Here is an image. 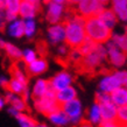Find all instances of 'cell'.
Here are the masks:
<instances>
[{"instance_id":"31","label":"cell","mask_w":127,"mask_h":127,"mask_svg":"<svg viewBox=\"0 0 127 127\" xmlns=\"http://www.w3.org/2000/svg\"><path fill=\"white\" fill-rule=\"evenodd\" d=\"M21 1H22V0H6L5 11L14 13V14H18V13H19L20 5H21ZM18 15H19V14H18Z\"/></svg>"},{"instance_id":"4","label":"cell","mask_w":127,"mask_h":127,"mask_svg":"<svg viewBox=\"0 0 127 127\" xmlns=\"http://www.w3.org/2000/svg\"><path fill=\"white\" fill-rule=\"evenodd\" d=\"M34 107L37 112H40L41 114H44L47 117L54 111L58 110L61 107V105L58 104L57 100H56V91L50 88L47 91L44 97L34 100Z\"/></svg>"},{"instance_id":"37","label":"cell","mask_w":127,"mask_h":127,"mask_svg":"<svg viewBox=\"0 0 127 127\" xmlns=\"http://www.w3.org/2000/svg\"><path fill=\"white\" fill-rule=\"evenodd\" d=\"M79 127H93V124H91L89 120H81Z\"/></svg>"},{"instance_id":"18","label":"cell","mask_w":127,"mask_h":127,"mask_svg":"<svg viewBox=\"0 0 127 127\" xmlns=\"http://www.w3.org/2000/svg\"><path fill=\"white\" fill-rule=\"evenodd\" d=\"M111 5L118 20L127 22V0H111Z\"/></svg>"},{"instance_id":"11","label":"cell","mask_w":127,"mask_h":127,"mask_svg":"<svg viewBox=\"0 0 127 127\" xmlns=\"http://www.w3.org/2000/svg\"><path fill=\"white\" fill-rule=\"evenodd\" d=\"M71 83H72V76L68 71H61V72L56 73L54 77L49 79L50 88L55 90V91L62 90V89L66 88V86H70Z\"/></svg>"},{"instance_id":"13","label":"cell","mask_w":127,"mask_h":127,"mask_svg":"<svg viewBox=\"0 0 127 127\" xmlns=\"http://www.w3.org/2000/svg\"><path fill=\"white\" fill-rule=\"evenodd\" d=\"M48 69V62L44 58H36L35 61L26 64V70L29 76H39L44 73Z\"/></svg>"},{"instance_id":"42","label":"cell","mask_w":127,"mask_h":127,"mask_svg":"<svg viewBox=\"0 0 127 127\" xmlns=\"http://www.w3.org/2000/svg\"><path fill=\"white\" fill-rule=\"evenodd\" d=\"M5 43H6V41H5V40H2V39H0V49H2V48H4V46H5Z\"/></svg>"},{"instance_id":"40","label":"cell","mask_w":127,"mask_h":127,"mask_svg":"<svg viewBox=\"0 0 127 127\" xmlns=\"http://www.w3.org/2000/svg\"><path fill=\"white\" fill-rule=\"evenodd\" d=\"M6 7V0H0V11H5Z\"/></svg>"},{"instance_id":"39","label":"cell","mask_w":127,"mask_h":127,"mask_svg":"<svg viewBox=\"0 0 127 127\" xmlns=\"http://www.w3.org/2000/svg\"><path fill=\"white\" fill-rule=\"evenodd\" d=\"M49 1H53V2H57V4H62V5L68 4V0H49ZM49 1H48V2H49Z\"/></svg>"},{"instance_id":"27","label":"cell","mask_w":127,"mask_h":127,"mask_svg":"<svg viewBox=\"0 0 127 127\" xmlns=\"http://www.w3.org/2000/svg\"><path fill=\"white\" fill-rule=\"evenodd\" d=\"M25 21V36L28 39H32L36 34V22L34 19H27Z\"/></svg>"},{"instance_id":"34","label":"cell","mask_w":127,"mask_h":127,"mask_svg":"<svg viewBox=\"0 0 127 127\" xmlns=\"http://www.w3.org/2000/svg\"><path fill=\"white\" fill-rule=\"evenodd\" d=\"M7 23V20L5 18V11H0V32L6 31Z\"/></svg>"},{"instance_id":"7","label":"cell","mask_w":127,"mask_h":127,"mask_svg":"<svg viewBox=\"0 0 127 127\" xmlns=\"http://www.w3.org/2000/svg\"><path fill=\"white\" fill-rule=\"evenodd\" d=\"M106 57H107L108 62L111 63V65L114 68H120L126 63L127 56L126 53H124L123 50H120L118 47L113 43L112 40L106 42Z\"/></svg>"},{"instance_id":"3","label":"cell","mask_w":127,"mask_h":127,"mask_svg":"<svg viewBox=\"0 0 127 127\" xmlns=\"http://www.w3.org/2000/svg\"><path fill=\"white\" fill-rule=\"evenodd\" d=\"M105 58H106V48L103 44L98 43L95 50L82 57V61L79 62L81 69L85 72H93L103 65Z\"/></svg>"},{"instance_id":"21","label":"cell","mask_w":127,"mask_h":127,"mask_svg":"<svg viewBox=\"0 0 127 127\" xmlns=\"http://www.w3.org/2000/svg\"><path fill=\"white\" fill-rule=\"evenodd\" d=\"M111 101L117 106H121V105L126 104V98H127V89L124 86L117 88L116 90H113L111 93Z\"/></svg>"},{"instance_id":"19","label":"cell","mask_w":127,"mask_h":127,"mask_svg":"<svg viewBox=\"0 0 127 127\" xmlns=\"http://www.w3.org/2000/svg\"><path fill=\"white\" fill-rule=\"evenodd\" d=\"M99 107L103 120H116L117 111H118L117 105H114L112 101H106V103L99 104Z\"/></svg>"},{"instance_id":"26","label":"cell","mask_w":127,"mask_h":127,"mask_svg":"<svg viewBox=\"0 0 127 127\" xmlns=\"http://www.w3.org/2000/svg\"><path fill=\"white\" fill-rule=\"evenodd\" d=\"M15 119L18 120V123L21 127H35L36 126V120L33 119L31 116H28L23 112H20L19 114L15 117Z\"/></svg>"},{"instance_id":"8","label":"cell","mask_w":127,"mask_h":127,"mask_svg":"<svg viewBox=\"0 0 127 127\" xmlns=\"http://www.w3.org/2000/svg\"><path fill=\"white\" fill-rule=\"evenodd\" d=\"M61 108L64 111L68 118H69V121L72 124H77L82 120V114H83V106H82V103L77 98L70 100L65 104L61 105Z\"/></svg>"},{"instance_id":"33","label":"cell","mask_w":127,"mask_h":127,"mask_svg":"<svg viewBox=\"0 0 127 127\" xmlns=\"http://www.w3.org/2000/svg\"><path fill=\"white\" fill-rule=\"evenodd\" d=\"M100 127H123V125L117 120H103L99 124Z\"/></svg>"},{"instance_id":"23","label":"cell","mask_w":127,"mask_h":127,"mask_svg":"<svg viewBox=\"0 0 127 127\" xmlns=\"http://www.w3.org/2000/svg\"><path fill=\"white\" fill-rule=\"evenodd\" d=\"M2 50L6 53V55H7L8 57L12 58V60H16V61H18V60H21V56H22V50H20L15 44H13V43L7 42V41H6V43H5Z\"/></svg>"},{"instance_id":"24","label":"cell","mask_w":127,"mask_h":127,"mask_svg":"<svg viewBox=\"0 0 127 127\" xmlns=\"http://www.w3.org/2000/svg\"><path fill=\"white\" fill-rule=\"evenodd\" d=\"M88 117H89V121H90L91 124H93V125H99V124L103 121L99 104L95 103V104L90 107L89 113H88Z\"/></svg>"},{"instance_id":"41","label":"cell","mask_w":127,"mask_h":127,"mask_svg":"<svg viewBox=\"0 0 127 127\" xmlns=\"http://www.w3.org/2000/svg\"><path fill=\"white\" fill-rule=\"evenodd\" d=\"M22 1H28V2H32V4H35V5H39L41 4V0H22Z\"/></svg>"},{"instance_id":"28","label":"cell","mask_w":127,"mask_h":127,"mask_svg":"<svg viewBox=\"0 0 127 127\" xmlns=\"http://www.w3.org/2000/svg\"><path fill=\"white\" fill-rule=\"evenodd\" d=\"M97 44H98V43H96L95 41H92V40H90L89 37H86V39L84 40V42L82 43L77 49L79 50V51H81V54L84 56V55L91 53L92 50H95V48L97 47Z\"/></svg>"},{"instance_id":"36","label":"cell","mask_w":127,"mask_h":127,"mask_svg":"<svg viewBox=\"0 0 127 127\" xmlns=\"http://www.w3.org/2000/svg\"><path fill=\"white\" fill-rule=\"evenodd\" d=\"M8 81H9V79H7L6 77L0 76V86H1V88H4L5 90H6V88H7V84H8Z\"/></svg>"},{"instance_id":"16","label":"cell","mask_w":127,"mask_h":127,"mask_svg":"<svg viewBox=\"0 0 127 127\" xmlns=\"http://www.w3.org/2000/svg\"><path fill=\"white\" fill-rule=\"evenodd\" d=\"M75 98H77V91L71 85L56 91V100H57V103L60 105L65 104V103L75 99Z\"/></svg>"},{"instance_id":"20","label":"cell","mask_w":127,"mask_h":127,"mask_svg":"<svg viewBox=\"0 0 127 127\" xmlns=\"http://www.w3.org/2000/svg\"><path fill=\"white\" fill-rule=\"evenodd\" d=\"M48 119H49V121L53 125H55V126H57V127L66 126L70 123L68 116L64 113V111L61 107L58 108V110H56V111H54L53 113H50L49 116H48Z\"/></svg>"},{"instance_id":"30","label":"cell","mask_w":127,"mask_h":127,"mask_svg":"<svg viewBox=\"0 0 127 127\" xmlns=\"http://www.w3.org/2000/svg\"><path fill=\"white\" fill-rule=\"evenodd\" d=\"M116 120L121 125H127V104L118 106V111H117V118Z\"/></svg>"},{"instance_id":"43","label":"cell","mask_w":127,"mask_h":127,"mask_svg":"<svg viewBox=\"0 0 127 127\" xmlns=\"http://www.w3.org/2000/svg\"><path fill=\"white\" fill-rule=\"evenodd\" d=\"M79 1V0H68V2H69L70 5H76Z\"/></svg>"},{"instance_id":"2","label":"cell","mask_w":127,"mask_h":127,"mask_svg":"<svg viewBox=\"0 0 127 127\" xmlns=\"http://www.w3.org/2000/svg\"><path fill=\"white\" fill-rule=\"evenodd\" d=\"M85 33H86V37L99 44L110 41L112 36V31L106 27L104 22L97 15L85 19Z\"/></svg>"},{"instance_id":"44","label":"cell","mask_w":127,"mask_h":127,"mask_svg":"<svg viewBox=\"0 0 127 127\" xmlns=\"http://www.w3.org/2000/svg\"><path fill=\"white\" fill-rule=\"evenodd\" d=\"M35 127H48L46 124H36V126Z\"/></svg>"},{"instance_id":"32","label":"cell","mask_w":127,"mask_h":127,"mask_svg":"<svg viewBox=\"0 0 127 127\" xmlns=\"http://www.w3.org/2000/svg\"><path fill=\"white\" fill-rule=\"evenodd\" d=\"M106 101H111V96H110V93L100 91V92H98L96 95V103L97 104H103V103H106Z\"/></svg>"},{"instance_id":"9","label":"cell","mask_w":127,"mask_h":127,"mask_svg":"<svg viewBox=\"0 0 127 127\" xmlns=\"http://www.w3.org/2000/svg\"><path fill=\"white\" fill-rule=\"evenodd\" d=\"M65 15V7L64 5L57 4L49 1L47 2V9H46V20L50 25L61 22Z\"/></svg>"},{"instance_id":"14","label":"cell","mask_w":127,"mask_h":127,"mask_svg":"<svg viewBox=\"0 0 127 127\" xmlns=\"http://www.w3.org/2000/svg\"><path fill=\"white\" fill-rule=\"evenodd\" d=\"M8 35L15 39H20L25 36V21L22 19H15L8 22L7 27H6Z\"/></svg>"},{"instance_id":"1","label":"cell","mask_w":127,"mask_h":127,"mask_svg":"<svg viewBox=\"0 0 127 127\" xmlns=\"http://www.w3.org/2000/svg\"><path fill=\"white\" fill-rule=\"evenodd\" d=\"M65 40L64 42L69 48H78L86 39L85 33V19L79 14L75 13L69 16L64 22Z\"/></svg>"},{"instance_id":"22","label":"cell","mask_w":127,"mask_h":127,"mask_svg":"<svg viewBox=\"0 0 127 127\" xmlns=\"http://www.w3.org/2000/svg\"><path fill=\"white\" fill-rule=\"evenodd\" d=\"M27 89H28V84H25L22 82H20L19 79L12 77L11 79L8 81L6 91H11L12 93H15L18 96H21Z\"/></svg>"},{"instance_id":"29","label":"cell","mask_w":127,"mask_h":127,"mask_svg":"<svg viewBox=\"0 0 127 127\" xmlns=\"http://www.w3.org/2000/svg\"><path fill=\"white\" fill-rule=\"evenodd\" d=\"M37 58V53L35 50L31 49V48H27V49L22 50V56H21V60L25 64H29L31 62L35 61Z\"/></svg>"},{"instance_id":"5","label":"cell","mask_w":127,"mask_h":127,"mask_svg":"<svg viewBox=\"0 0 127 127\" xmlns=\"http://www.w3.org/2000/svg\"><path fill=\"white\" fill-rule=\"evenodd\" d=\"M127 81V71H117L110 73L107 76L103 77L99 83V90L103 92L111 93L113 90L120 86H125Z\"/></svg>"},{"instance_id":"6","label":"cell","mask_w":127,"mask_h":127,"mask_svg":"<svg viewBox=\"0 0 127 127\" xmlns=\"http://www.w3.org/2000/svg\"><path fill=\"white\" fill-rule=\"evenodd\" d=\"M75 6L76 13L84 19L98 15L99 12L104 8V4H101L99 0H79Z\"/></svg>"},{"instance_id":"15","label":"cell","mask_w":127,"mask_h":127,"mask_svg":"<svg viewBox=\"0 0 127 127\" xmlns=\"http://www.w3.org/2000/svg\"><path fill=\"white\" fill-rule=\"evenodd\" d=\"M97 16H98V18L104 22L105 26L108 27L111 31L116 27L117 23H118V18H117L116 13H114V11H113L112 8H105L104 7L99 12V14Z\"/></svg>"},{"instance_id":"17","label":"cell","mask_w":127,"mask_h":127,"mask_svg":"<svg viewBox=\"0 0 127 127\" xmlns=\"http://www.w3.org/2000/svg\"><path fill=\"white\" fill-rule=\"evenodd\" d=\"M49 89H50L49 81L40 78V79H37V81L35 82L34 86H33V90H32V98L34 100L42 98V97L46 96L47 91H48Z\"/></svg>"},{"instance_id":"47","label":"cell","mask_w":127,"mask_h":127,"mask_svg":"<svg viewBox=\"0 0 127 127\" xmlns=\"http://www.w3.org/2000/svg\"><path fill=\"white\" fill-rule=\"evenodd\" d=\"M126 104H127V98H126Z\"/></svg>"},{"instance_id":"10","label":"cell","mask_w":127,"mask_h":127,"mask_svg":"<svg viewBox=\"0 0 127 127\" xmlns=\"http://www.w3.org/2000/svg\"><path fill=\"white\" fill-rule=\"evenodd\" d=\"M47 36H48V40L51 44H60V43L64 42V40H65L64 23L58 22L50 25V27L47 31Z\"/></svg>"},{"instance_id":"25","label":"cell","mask_w":127,"mask_h":127,"mask_svg":"<svg viewBox=\"0 0 127 127\" xmlns=\"http://www.w3.org/2000/svg\"><path fill=\"white\" fill-rule=\"evenodd\" d=\"M111 40L120 50L127 54V33L125 32L124 34H112Z\"/></svg>"},{"instance_id":"46","label":"cell","mask_w":127,"mask_h":127,"mask_svg":"<svg viewBox=\"0 0 127 127\" xmlns=\"http://www.w3.org/2000/svg\"><path fill=\"white\" fill-rule=\"evenodd\" d=\"M123 127H127V125H124V126Z\"/></svg>"},{"instance_id":"12","label":"cell","mask_w":127,"mask_h":127,"mask_svg":"<svg viewBox=\"0 0 127 127\" xmlns=\"http://www.w3.org/2000/svg\"><path fill=\"white\" fill-rule=\"evenodd\" d=\"M39 11H40L39 5L32 4V2H28V1H21L18 14L22 20L35 19V16L37 15Z\"/></svg>"},{"instance_id":"38","label":"cell","mask_w":127,"mask_h":127,"mask_svg":"<svg viewBox=\"0 0 127 127\" xmlns=\"http://www.w3.org/2000/svg\"><path fill=\"white\" fill-rule=\"evenodd\" d=\"M5 105H6V101H5V98L4 97H0V111L5 107Z\"/></svg>"},{"instance_id":"45","label":"cell","mask_w":127,"mask_h":127,"mask_svg":"<svg viewBox=\"0 0 127 127\" xmlns=\"http://www.w3.org/2000/svg\"><path fill=\"white\" fill-rule=\"evenodd\" d=\"M100 2H101V4H104V5H106L107 4V2H110V1H111V0H99Z\"/></svg>"},{"instance_id":"35","label":"cell","mask_w":127,"mask_h":127,"mask_svg":"<svg viewBox=\"0 0 127 127\" xmlns=\"http://www.w3.org/2000/svg\"><path fill=\"white\" fill-rule=\"evenodd\" d=\"M68 48H69V47L66 46V44H62V46H60L58 47V49H57L58 55H60L61 57H68V54H69Z\"/></svg>"}]
</instances>
